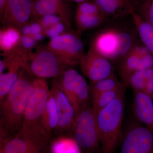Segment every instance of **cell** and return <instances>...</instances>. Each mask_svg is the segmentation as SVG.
<instances>
[{
	"label": "cell",
	"instance_id": "6da1fadb",
	"mask_svg": "<svg viewBox=\"0 0 153 153\" xmlns=\"http://www.w3.org/2000/svg\"><path fill=\"white\" fill-rule=\"evenodd\" d=\"M27 69L22 72L8 93L1 101V142H5L21 129L33 79Z\"/></svg>",
	"mask_w": 153,
	"mask_h": 153
},
{
	"label": "cell",
	"instance_id": "7a4b0ae2",
	"mask_svg": "<svg viewBox=\"0 0 153 153\" xmlns=\"http://www.w3.org/2000/svg\"><path fill=\"white\" fill-rule=\"evenodd\" d=\"M135 27L114 26L105 28L94 38L90 47L118 64L138 41Z\"/></svg>",
	"mask_w": 153,
	"mask_h": 153
},
{
	"label": "cell",
	"instance_id": "3957f363",
	"mask_svg": "<svg viewBox=\"0 0 153 153\" xmlns=\"http://www.w3.org/2000/svg\"><path fill=\"white\" fill-rule=\"evenodd\" d=\"M125 93V90L109 105L95 113L100 153H114L121 140Z\"/></svg>",
	"mask_w": 153,
	"mask_h": 153
},
{
	"label": "cell",
	"instance_id": "277c9868",
	"mask_svg": "<svg viewBox=\"0 0 153 153\" xmlns=\"http://www.w3.org/2000/svg\"><path fill=\"white\" fill-rule=\"evenodd\" d=\"M50 94V88L46 79H33V90L19 131L25 134L47 133L41 125V119Z\"/></svg>",
	"mask_w": 153,
	"mask_h": 153
},
{
	"label": "cell",
	"instance_id": "5b68a950",
	"mask_svg": "<svg viewBox=\"0 0 153 153\" xmlns=\"http://www.w3.org/2000/svg\"><path fill=\"white\" fill-rule=\"evenodd\" d=\"M72 137L82 153H100V145L95 113L91 103L81 108L76 114Z\"/></svg>",
	"mask_w": 153,
	"mask_h": 153
},
{
	"label": "cell",
	"instance_id": "8992f818",
	"mask_svg": "<svg viewBox=\"0 0 153 153\" xmlns=\"http://www.w3.org/2000/svg\"><path fill=\"white\" fill-rule=\"evenodd\" d=\"M66 61L58 57L50 49L40 47L29 56L26 69L36 78H57L68 68Z\"/></svg>",
	"mask_w": 153,
	"mask_h": 153
},
{
	"label": "cell",
	"instance_id": "52a82bcc",
	"mask_svg": "<svg viewBox=\"0 0 153 153\" xmlns=\"http://www.w3.org/2000/svg\"><path fill=\"white\" fill-rule=\"evenodd\" d=\"M55 79L72 105L76 114L90 103L89 85L83 76L74 68L71 67L67 68Z\"/></svg>",
	"mask_w": 153,
	"mask_h": 153
},
{
	"label": "cell",
	"instance_id": "ba28073f",
	"mask_svg": "<svg viewBox=\"0 0 153 153\" xmlns=\"http://www.w3.org/2000/svg\"><path fill=\"white\" fill-rule=\"evenodd\" d=\"M52 138L47 134H26L19 131L1 143L0 150L4 153H50Z\"/></svg>",
	"mask_w": 153,
	"mask_h": 153
},
{
	"label": "cell",
	"instance_id": "9c48e42d",
	"mask_svg": "<svg viewBox=\"0 0 153 153\" xmlns=\"http://www.w3.org/2000/svg\"><path fill=\"white\" fill-rule=\"evenodd\" d=\"M119 153H153V132L132 121L123 132Z\"/></svg>",
	"mask_w": 153,
	"mask_h": 153
},
{
	"label": "cell",
	"instance_id": "30bf717a",
	"mask_svg": "<svg viewBox=\"0 0 153 153\" xmlns=\"http://www.w3.org/2000/svg\"><path fill=\"white\" fill-rule=\"evenodd\" d=\"M77 33H65L50 39L47 47L71 67L79 64L85 55L84 45Z\"/></svg>",
	"mask_w": 153,
	"mask_h": 153
},
{
	"label": "cell",
	"instance_id": "8fae6325",
	"mask_svg": "<svg viewBox=\"0 0 153 153\" xmlns=\"http://www.w3.org/2000/svg\"><path fill=\"white\" fill-rule=\"evenodd\" d=\"M123 84L134 72L153 67V56L140 41L117 64Z\"/></svg>",
	"mask_w": 153,
	"mask_h": 153
},
{
	"label": "cell",
	"instance_id": "7c38bea8",
	"mask_svg": "<svg viewBox=\"0 0 153 153\" xmlns=\"http://www.w3.org/2000/svg\"><path fill=\"white\" fill-rule=\"evenodd\" d=\"M50 90L55 97L58 114V124L53 136L67 135L72 137L76 111L55 78Z\"/></svg>",
	"mask_w": 153,
	"mask_h": 153
},
{
	"label": "cell",
	"instance_id": "4fadbf2b",
	"mask_svg": "<svg viewBox=\"0 0 153 153\" xmlns=\"http://www.w3.org/2000/svg\"><path fill=\"white\" fill-rule=\"evenodd\" d=\"M79 65L90 82H96L114 74L113 63L90 47Z\"/></svg>",
	"mask_w": 153,
	"mask_h": 153
},
{
	"label": "cell",
	"instance_id": "5bb4252c",
	"mask_svg": "<svg viewBox=\"0 0 153 153\" xmlns=\"http://www.w3.org/2000/svg\"><path fill=\"white\" fill-rule=\"evenodd\" d=\"M33 16V0H8L1 20L4 27L20 30Z\"/></svg>",
	"mask_w": 153,
	"mask_h": 153
},
{
	"label": "cell",
	"instance_id": "9a60e30c",
	"mask_svg": "<svg viewBox=\"0 0 153 153\" xmlns=\"http://www.w3.org/2000/svg\"><path fill=\"white\" fill-rule=\"evenodd\" d=\"M75 20L76 33L80 35L85 31L99 27L108 19L95 3L91 0L78 4Z\"/></svg>",
	"mask_w": 153,
	"mask_h": 153
},
{
	"label": "cell",
	"instance_id": "2e32d148",
	"mask_svg": "<svg viewBox=\"0 0 153 153\" xmlns=\"http://www.w3.org/2000/svg\"><path fill=\"white\" fill-rule=\"evenodd\" d=\"M33 17L57 15L68 29H71L72 11L65 0H33Z\"/></svg>",
	"mask_w": 153,
	"mask_h": 153
},
{
	"label": "cell",
	"instance_id": "e0dca14e",
	"mask_svg": "<svg viewBox=\"0 0 153 153\" xmlns=\"http://www.w3.org/2000/svg\"><path fill=\"white\" fill-rule=\"evenodd\" d=\"M133 92L132 111L136 120L153 132V99L144 91Z\"/></svg>",
	"mask_w": 153,
	"mask_h": 153
},
{
	"label": "cell",
	"instance_id": "ac0fdd59",
	"mask_svg": "<svg viewBox=\"0 0 153 153\" xmlns=\"http://www.w3.org/2000/svg\"><path fill=\"white\" fill-rule=\"evenodd\" d=\"M107 19H119L130 16L133 6L129 0H91Z\"/></svg>",
	"mask_w": 153,
	"mask_h": 153
},
{
	"label": "cell",
	"instance_id": "d6986e66",
	"mask_svg": "<svg viewBox=\"0 0 153 153\" xmlns=\"http://www.w3.org/2000/svg\"><path fill=\"white\" fill-rule=\"evenodd\" d=\"M130 15L140 41L153 56V27L138 15L133 7Z\"/></svg>",
	"mask_w": 153,
	"mask_h": 153
},
{
	"label": "cell",
	"instance_id": "ffe728a7",
	"mask_svg": "<svg viewBox=\"0 0 153 153\" xmlns=\"http://www.w3.org/2000/svg\"><path fill=\"white\" fill-rule=\"evenodd\" d=\"M58 123V111L55 97L50 90L44 112L41 119L42 128L52 138Z\"/></svg>",
	"mask_w": 153,
	"mask_h": 153
},
{
	"label": "cell",
	"instance_id": "44dd1931",
	"mask_svg": "<svg viewBox=\"0 0 153 153\" xmlns=\"http://www.w3.org/2000/svg\"><path fill=\"white\" fill-rule=\"evenodd\" d=\"M50 153H82L79 145L71 136L61 135L52 138Z\"/></svg>",
	"mask_w": 153,
	"mask_h": 153
},
{
	"label": "cell",
	"instance_id": "7402d4cb",
	"mask_svg": "<svg viewBox=\"0 0 153 153\" xmlns=\"http://www.w3.org/2000/svg\"><path fill=\"white\" fill-rule=\"evenodd\" d=\"M22 34L18 28L4 27L0 31V49L3 53L13 51L19 44Z\"/></svg>",
	"mask_w": 153,
	"mask_h": 153
},
{
	"label": "cell",
	"instance_id": "603a6c76",
	"mask_svg": "<svg viewBox=\"0 0 153 153\" xmlns=\"http://www.w3.org/2000/svg\"><path fill=\"white\" fill-rule=\"evenodd\" d=\"M123 85L115 74L96 81L90 82L89 85L91 99L100 94L117 89Z\"/></svg>",
	"mask_w": 153,
	"mask_h": 153
},
{
	"label": "cell",
	"instance_id": "cb8c5ba5",
	"mask_svg": "<svg viewBox=\"0 0 153 153\" xmlns=\"http://www.w3.org/2000/svg\"><path fill=\"white\" fill-rule=\"evenodd\" d=\"M126 88V86L123 84L117 89L100 94L91 99V105L94 113H96L109 105L123 91L125 90Z\"/></svg>",
	"mask_w": 153,
	"mask_h": 153
},
{
	"label": "cell",
	"instance_id": "d4e9b609",
	"mask_svg": "<svg viewBox=\"0 0 153 153\" xmlns=\"http://www.w3.org/2000/svg\"><path fill=\"white\" fill-rule=\"evenodd\" d=\"M146 69L132 73L124 82L123 85L126 88H131L133 91H144L147 79Z\"/></svg>",
	"mask_w": 153,
	"mask_h": 153
},
{
	"label": "cell",
	"instance_id": "484cf974",
	"mask_svg": "<svg viewBox=\"0 0 153 153\" xmlns=\"http://www.w3.org/2000/svg\"><path fill=\"white\" fill-rule=\"evenodd\" d=\"M136 12L145 21L153 27V0H141Z\"/></svg>",
	"mask_w": 153,
	"mask_h": 153
},
{
	"label": "cell",
	"instance_id": "4316f807",
	"mask_svg": "<svg viewBox=\"0 0 153 153\" xmlns=\"http://www.w3.org/2000/svg\"><path fill=\"white\" fill-rule=\"evenodd\" d=\"M36 44L37 42L32 36L22 35L19 44L15 49L29 57L36 47Z\"/></svg>",
	"mask_w": 153,
	"mask_h": 153
},
{
	"label": "cell",
	"instance_id": "83f0119b",
	"mask_svg": "<svg viewBox=\"0 0 153 153\" xmlns=\"http://www.w3.org/2000/svg\"><path fill=\"white\" fill-rule=\"evenodd\" d=\"M34 17L36 21L39 22L42 25L44 30L59 22H62L61 18L56 15H45L41 16Z\"/></svg>",
	"mask_w": 153,
	"mask_h": 153
},
{
	"label": "cell",
	"instance_id": "f1b7e54d",
	"mask_svg": "<svg viewBox=\"0 0 153 153\" xmlns=\"http://www.w3.org/2000/svg\"><path fill=\"white\" fill-rule=\"evenodd\" d=\"M31 28V36L38 33L44 32V29L41 24L38 21H34L30 23Z\"/></svg>",
	"mask_w": 153,
	"mask_h": 153
},
{
	"label": "cell",
	"instance_id": "f546056e",
	"mask_svg": "<svg viewBox=\"0 0 153 153\" xmlns=\"http://www.w3.org/2000/svg\"><path fill=\"white\" fill-rule=\"evenodd\" d=\"M44 33L46 37L50 38V39L60 36V34L56 32L52 27H50L44 30Z\"/></svg>",
	"mask_w": 153,
	"mask_h": 153
},
{
	"label": "cell",
	"instance_id": "4dcf8cb0",
	"mask_svg": "<svg viewBox=\"0 0 153 153\" xmlns=\"http://www.w3.org/2000/svg\"><path fill=\"white\" fill-rule=\"evenodd\" d=\"M51 27H52L60 35L65 33V30H66V28L68 29L66 25L62 22H59Z\"/></svg>",
	"mask_w": 153,
	"mask_h": 153
},
{
	"label": "cell",
	"instance_id": "1f68e13d",
	"mask_svg": "<svg viewBox=\"0 0 153 153\" xmlns=\"http://www.w3.org/2000/svg\"><path fill=\"white\" fill-rule=\"evenodd\" d=\"M29 23L25 24L20 29L22 35L31 36V28L30 24Z\"/></svg>",
	"mask_w": 153,
	"mask_h": 153
},
{
	"label": "cell",
	"instance_id": "d6a6232c",
	"mask_svg": "<svg viewBox=\"0 0 153 153\" xmlns=\"http://www.w3.org/2000/svg\"><path fill=\"white\" fill-rule=\"evenodd\" d=\"M32 36L34 38V40L37 42L43 41L46 36L44 34V32H42V33L35 34Z\"/></svg>",
	"mask_w": 153,
	"mask_h": 153
},
{
	"label": "cell",
	"instance_id": "836d02e7",
	"mask_svg": "<svg viewBox=\"0 0 153 153\" xmlns=\"http://www.w3.org/2000/svg\"><path fill=\"white\" fill-rule=\"evenodd\" d=\"M8 0H0V16H2Z\"/></svg>",
	"mask_w": 153,
	"mask_h": 153
},
{
	"label": "cell",
	"instance_id": "e575fe53",
	"mask_svg": "<svg viewBox=\"0 0 153 153\" xmlns=\"http://www.w3.org/2000/svg\"><path fill=\"white\" fill-rule=\"evenodd\" d=\"M70 1L74 2L77 3L78 4L86 1H88V0H70Z\"/></svg>",
	"mask_w": 153,
	"mask_h": 153
},
{
	"label": "cell",
	"instance_id": "d590c367",
	"mask_svg": "<svg viewBox=\"0 0 153 153\" xmlns=\"http://www.w3.org/2000/svg\"><path fill=\"white\" fill-rule=\"evenodd\" d=\"M0 153H4V152H3V151L1 150H0Z\"/></svg>",
	"mask_w": 153,
	"mask_h": 153
}]
</instances>
